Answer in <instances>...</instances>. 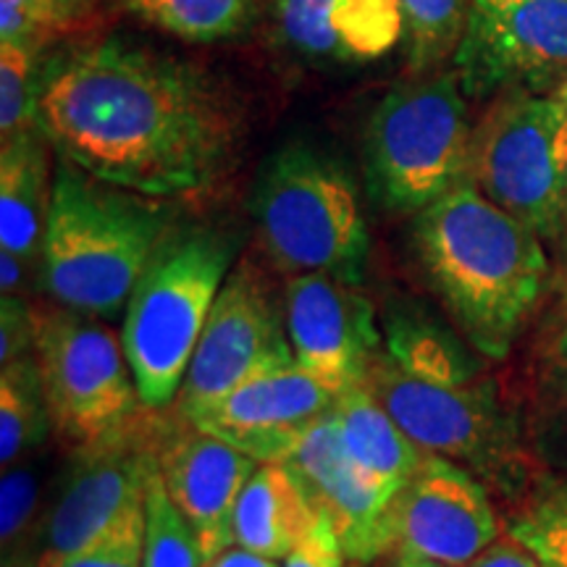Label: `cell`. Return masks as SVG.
Returning <instances> with one entry per match:
<instances>
[{
  "instance_id": "cell-14",
  "label": "cell",
  "mask_w": 567,
  "mask_h": 567,
  "mask_svg": "<svg viewBox=\"0 0 567 567\" xmlns=\"http://www.w3.org/2000/svg\"><path fill=\"white\" fill-rule=\"evenodd\" d=\"M284 313L297 365L339 394L363 384L384 350L379 318L358 284L326 274L289 276Z\"/></svg>"
},
{
  "instance_id": "cell-33",
  "label": "cell",
  "mask_w": 567,
  "mask_h": 567,
  "mask_svg": "<svg viewBox=\"0 0 567 567\" xmlns=\"http://www.w3.org/2000/svg\"><path fill=\"white\" fill-rule=\"evenodd\" d=\"M465 567H538V559L515 538L496 542Z\"/></svg>"
},
{
  "instance_id": "cell-18",
  "label": "cell",
  "mask_w": 567,
  "mask_h": 567,
  "mask_svg": "<svg viewBox=\"0 0 567 567\" xmlns=\"http://www.w3.org/2000/svg\"><path fill=\"white\" fill-rule=\"evenodd\" d=\"M276 30L305 59L363 66L408 38L400 0H271Z\"/></svg>"
},
{
  "instance_id": "cell-34",
  "label": "cell",
  "mask_w": 567,
  "mask_h": 567,
  "mask_svg": "<svg viewBox=\"0 0 567 567\" xmlns=\"http://www.w3.org/2000/svg\"><path fill=\"white\" fill-rule=\"evenodd\" d=\"M27 274H30V266L21 264L17 255L0 250V289H3V297H21Z\"/></svg>"
},
{
  "instance_id": "cell-38",
  "label": "cell",
  "mask_w": 567,
  "mask_h": 567,
  "mask_svg": "<svg viewBox=\"0 0 567 567\" xmlns=\"http://www.w3.org/2000/svg\"><path fill=\"white\" fill-rule=\"evenodd\" d=\"M555 358H557V363L567 371V323H565V329L559 331V337L555 342Z\"/></svg>"
},
{
  "instance_id": "cell-15",
  "label": "cell",
  "mask_w": 567,
  "mask_h": 567,
  "mask_svg": "<svg viewBox=\"0 0 567 567\" xmlns=\"http://www.w3.org/2000/svg\"><path fill=\"white\" fill-rule=\"evenodd\" d=\"M337 402V389L292 363L247 381L187 421L255 463H287Z\"/></svg>"
},
{
  "instance_id": "cell-20",
  "label": "cell",
  "mask_w": 567,
  "mask_h": 567,
  "mask_svg": "<svg viewBox=\"0 0 567 567\" xmlns=\"http://www.w3.org/2000/svg\"><path fill=\"white\" fill-rule=\"evenodd\" d=\"M339 434L354 471L384 505L415 476L429 452L417 446L365 384L339 394L334 408Z\"/></svg>"
},
{
  "instance_id": "cell-30",
  "label": "cell",
  "mask_w": 567,
  "mask_h": 567,
  "mask_svg": "<svg viewBox=\"0 0 567 567\" xmlns=\"http://www.w3.org/2000/svg\"><path fill=\"white\" fill-rule=\"evenodd\" d=\"M145 565V513L134 515L101 544L63 567H142Z\"/></svg>"
},
{
  "instance_id": "cell-25",
  "label": "cell",
  "mask_w": 567,
  "mask_h": 567,
  "mask_svg": "<svg viewBox=\"0 0 567 567\" xmlns=\"http://www.w3.org/2000/svg\"><path fill=\"white\" fill-rule=\"evenodd\" d=\"M408 24V59L413 71H429L457 53L471 0H400Z\"/></svg>"
},
{
  "instance_id": "cell-2",
  "label": "cell",
  "mask_w": 567,
  "mask_h": 567,
  "mask_svg": "<svg viewBox=\"0 0 567 567\" xmlns=\"http://www.w3.org/2000/svg\"><path fill=\"white\" fill-rule=\"evenodd\" d=\"M413 247L465 342L507 358L549 279L542 237L463 179L415 213Z\"/></svg>"
},
{
  "instance_id": "cell-4",
  "label": "cell",
  "mask_w": 567,
  "mask_h": 567,
  "mask_svg": "<svg viewBox=\"0 0 567 567\" xmlns=\"http://www.w3.org/2000/svg\"><path fill=\"white\" fill-rule=\"evenodd\" d=\"M237 247L239 239L221 226H172L134 284L118 339L147 410L179 396Z\"/></svg>"
},
{
  "instance_id": "cell-3",
  "label": "cell",
  "mask_w": 567,
  "mask_h": 567,
  "mask_svg": "<svg viewBox=\"0 0 567 567\" xmlns=\"http://www.w3.org/2000/svg\"><path fill=\"white\" fill-rule=\"evenodd\" d=\"M172 226L166 200L113 187L59 158L40 258L45 292L76 313L103 321L124 316Z\"/></svg>"
},
{
  "instance_id": "cell-29",
  "label": "cell",
  "mask_w": 567,
  "mask_h": 567,
  "mask_svg": "<svg viewBox=\"0 0 567 567\" xmlns=\"http://www.w3.org/2000/svg\"><path fill=\"white\" fill-rule=\"evenodd\" d=\"M40 465L32 460L27 465L3 467L0 478V542L3 559L17 555L30 536V523L40 505Z\"/></svg>"
},
{
  "instance_id": "cell-26",
  "label": "cell",
  "mask_w": 567,
  "mask_h": 567,
  "mask_svg": "<svg viewBox=\"0 0 567 567\" xmlns=\"http://www.w3.org/2000/svg\"><path fill=\"white\" fill-rule=\"evenodd\" d=\"M142 567H205V557L189 520L163 486L161 473L147 492L145 565Z\"/></svg>"
},
{
  "instance_id": "cell-31",
  "label": "cell",
  "mask_w": 567,
  "mask_h": 567,
  "mask_svg": "<svg viewBox=\"0 0 567 567\" xmlns=\"http://www.w3.org/2000/svg\"><path fill=\"white\" fill-rule=\"evenodd\" d=\"M34 350V310L24 297L0 300V363L27 358Z\"/></svg>"
},
{
  "instance_id": "cell-27",
  "label": "cell",
  "mask_w": 567,
  "mask_h": 567,
  "mask_svg": "<svg viewBox=\"0 0 567 567\" xmlns=\"http://www.w3.org/2000/svg\"><path fill=\"white\" fill-rule=\"evenodd\" d=\"M38 51L0 42V137L38 130Z\"/></svg>"
},
{
  "instance_id": "cell-37",
  "label": "cell",
  "mask_w": 567,
  "mask_h": 567,
  "mask_svg": "<svg viewBox=\"0 0 567 567\" xmlns=\"http://www.w3.org/2000/svg\"><path fill=\"white\" fill-rule=\"evenodd\" d=\"M53 3L59 6L61 13H63V17H66L69 24H74L76 17H80L82 9H84V3H87V0H53Z\"/></svg>"
},
{
  "instance_id": "cell-39",
  "label": "cell",
  "mask_w": 567,
  "mask_h": 567,
  "mask_svg": "<svg viewBox=\"0 0 567 567\" xmlns=\"http://www.w3.org/2000/svg\"><path fill=\"white\" fill-rule=\"evenodd\" d=\"M557 95H559V101H563L565 105H567V80L559 84V90H557Z\"/></svg>"
},
{
  "instance_id": "cell-21",
  "label": "cell",
  "mask_w": 567,
  "mask_h": 567,
  "mask_svg": "<svg viewBox=\"0 0 567 567\" xmlns=\"http://www.w3.org/2000/svg\"><path fill=\"white\" fill-rule=\"evenodd\" d=\"M321 520L300 478L284 463H266L247 481L234 513V544L255 555L287 559Z\"/></svg>"
},
{
  "instance_id": "cell-11",
  "label": "cell",
  "mask_w": 567,
  "mask_h": 567,
  "mask_svg": "<svg viewBox=\"0 0 567 567\" xmlns=\"http://www.w3.org/2000/svg\"><path fill=\"white\" fill-rule=\"evenodd\" d=\"M297 363L287 334L284 297L250 258L226 276L179 392V413L193 417L258 375Z\"/></svg>"
},
{
  "instance_id": "cell-23",
  "label": "cell",
  "mask_w": 567,
  "mask_h": 567,
  "mask_svg": "<svg viewBox=\"0 0 567 567\" xmlns=\"http://www.w3.org/2000/svg\"><path fill=\"white\" fill-rule=\"evenodd\" d=\"M142 24L187 42H221L245 34L258 19V0H118Z\"/></svg>"
},
{
  "instance_id": "cell-17",
  "label": "cell",
  "mask_w": 567,
  "mask_h": 567,
  "mask_svg": "<svg viewBox=\"0 0 567 567\" xmlns=\"http://www.w3.org/2000/svg\"><path fill=\"white\" fill-rule=\"evenodd\" d=\"M284 465L292 467L318 515L331 523L347 557L354 563H371L394 549L389 505L354 471L334 410L310 429Z\"/></svg>"
},
{
  "instance_id": "cell-36",
  "label": "cell",
  "mask_w": 567,
  "mask_h": 567,
  "mask_svg": "<svg viewBox=\"0 0 567 567\" xmlns=\"http://www.w3.org/2000/svg\"><path fill=\"white\" fill-rule=\"evenodd\" d=\"M392 567H446L442 563H434V559L415 555V551H396V559Z\"/></svg>"
},
{
  "instance_id": "cell-13",
  "label": "cell",
  "mask_w": 567,
  "mask_h": 567,
  "mask_svg": "<svg viewBox=\"0 0 567 567\" xmlns=\"http://www.w3.org/2000/svg\"><path fill=\"white\" fill-rule=\"evenodd\" d=\"M394 551H415L465 567L499 536L486 488L455 460L429 452L415 476L389 502Z\"/></svg>"
},
{
  "instance_id": "cell-1",
  "label": "cell",
  "mask_w": 567,
  "mask_h": 567,
  "mask_svg": "<svg viewBox=\"0 0 567 567\" xmlns=\"http://www.w3.org/2000/svg\"><path fill=\"white\" fill-rule=\"evenodd\" d=\"M38 122L59 158L155 200L208 193L239 147L237 111L208 74L126 38L42 71Z\"/></svg>"
},
{
  "instance_id": "cell-8",
  "label": "cell",
  "mask_w": 567,
  "mask_h": 567,
  "mask_svg": "<svg viewBox=\"0 0 567 567\" xmlns=\"http://www.w3.org/2000/svg\"><path fill=\"white\" fill-rule=\"evenodd\" d=\"M32 310V354L59 436L80 450L116 434L145 410L122 339L109 326L63 305Z\"/></svg>"
},
{
  "instance_id": "cell-32",
  "label": "cell",
  "mask_w": 567,
  "mask_h": 567,
  "mask_svg": "<svg viewBox=\"0 0 567 567\" xmlns=\"http://www.w3.org/2000/svg\"><path fill=\"white\" fill-rule=\"evenodd\" d=\"M344 557L347 555L334 528L326 517H321L316 528L287 557V567H344Z\"/></svg>"
},
{
  "instance_id": "cell-6",
  "label": "cell",
  "mask_w": 567,
  "mask_h": 567,
  "mask_svg": "<svg viewBox=\"0 0 567 567\" xmlns=\"http://www.w3.org/2000/svg\"><path fill=\"white\" fill-rule=\"evenodd\" d=\"M455 71L389 90L365 122L368 193L384 210L421 213L467 179L473 130Z\"/></svg>"
},
{
  "instance_id": "cell-9",
  "label": "cell",
  "mask_w": 567,
  "mask_h": 567,
  "mask_svg": "<svg viewBox=\"0 0 567 567\" xmlns=\"http://www.w3.org/2000/svg\"><path fill=\"white\" fill-rule=\"evenodd\" d=\"M363 384L417 446L467 463L481 476L505 481L520 467L513 417L488 375L476 381H431L375 358Z\"/></svg>"
},
{
  "instance_id": "cell-24",
  "label": "cell",
  "mask_w": 567,
  "mask_h": 567,
  "mask_svg": "<svg viewBox=\"0 0 567 567\" xmlns=\"http://www.w3.org/2000/svg\"><path fill=\"white\" fill-rule=\"evenodd\" d=\"M51 429L34 354L3 365V373H0V463L3 467L42 446Z\"/></svg>"
},
{
  "instance_id": "cell-10",
  "label": "cell",
  "mask_w": 567,
  "mask_h": 567,
  "mask_svg": "<svg viewBox=\"0 0 567 567\" xmlns=\"http://www.w3.org/2000/svg\"><path fill=\"white\" fill-rule=\"evenodd\" d=\"M142 413L105 436L80 446L74 471L45 523L38 567H63L82 557L118 526L145 513L147 492L158 476L163 423Z\"/></svg>"
},
{
  "instance_id": "cell-16",
  "label": "cell",
  "mask_w": 567,
  "mask_h": 567,
  "mask_svg": "<svg viewBox=\"0 0 567 567\" xmlns=\"http://www.w3.org/2000/svg\"><path fill=\"white\" fill-rule=\"evenodd\" d=\"M158 471L172 502L193 526L205 563L237 547L234 513L247 481L258 471L252 457L184 417V429L163 423Z\"/></svg>"
},
{
  "instance_id": "cell-22",
  "label": "cell",
  "mask_w": 567,
  "mask_h": 567,
  "mask_svg": "<svg viewBox=\"0 0 567 567\" xmlns=\"http://www.w3.org/2000/svg\"><path fill=\"white\" fill-rule=\"evenodd\" d=\"M384 358L402 373L431 381H476L484 368L444 321L429 316L417 305H400L384 316Z\"/></svg>"
},
{
  "instance_id": "cell-7",
  "label": "cell",
  "mask_w": 567,
  "mask_h": 567,
  "mask_svg": "<svg viewBox=\"0 0 567 567\" xmlns=\"http://www.w3.org/2000/svg\"><path fill=\"white\" fill-rule=\"evenodd\" d=\"M467 179L509 216L551 239L567 216V105L507 90L473 130Z\"/></svg>"
},
{
  "instance_id": "cell-19",
  "label": "cell",
  "mask_w": 567,
  "mask_h": 567,
  "mask_svg": "<svg viewBox=\"0 0 567 567\" xmlns=\"http://www.w3.org/2000/svg\"><path fill=\"white\" fill-rule=\"evenodd\" d=\"M51 140L30 130L0 147V250L32 268L42 258L53 200Z\"/></svg>"
},
{
  "instance_id": "cell-5",
  "label": "cell",
  "mask_w": 567,
  "mask_h": 567,
  "mask_svg": "<svg viewBox=\"0 0 567 567\" xmlns=\"http://www.w3.org/2000/svg\"><path fill=\"white\" fill-rule=\"evenodd\" d=\"M252 218L279 271L365 279L371 234L358 184L318 147L295 142L268 155L255 179Z\"/></svg>"
},
{
  "instance_id": "cell-35",
  "label": "cell",
  "mask_w": 567,
  "mask_h": 567,
  "mask_svg": "<svg viewBox=\"0 0 567 567\" xmlns=\"http://www.w3.org/2000/svg\"><path fill=\"white\" fill-rule=\"evenodd\" d=\"M205 567H279V563L271 557L255 555L250 549H226L218 557H213L210 563H205Z\"/></svg>"
},
{
  "instance_id": "cell-28",
  "label": "cell",
  "mask_w": 567,
  "mask_h": 567,
  "mask_svg": "<svg viewBox=\"0 0 567 567\" xmlns=\"http://www.w3.org/2000/svg\"><path fill=\"white\" fill-rule=\"evenodd\" d=\"M509 538L523 544L544 567H567V486L544 494L517 515Z\"/></svg>"
},
{
  "instance_id": "cell-12",
  "label": "cell",
  "mask_w": 567,
  "mask_h": 567,
  "mask_svg": "<svg viewBox=\"0 0 567 567\" xmlns=\"http://www.w3.org/2000/svg\"><path fill=\"white\" fill-rule=\"evenodd\" d=\"M455 59L467 97L567 80V0H471Z\"/></svg>"
},
{
  "instance_id": "cell-40",
  "label": "cell",
  "mask_w": 567,
  "mask_h": 567,
  "mask_svg": "<svg viewBox=\"0 0 567 567\" xmlns=\"http://www.w3.org/2000/svg\"><path fill=\"white\" fill-rule=\"evenodd\" d=\"M565 300H567V276H565Z\"/></svg>"
}]
</instances>
